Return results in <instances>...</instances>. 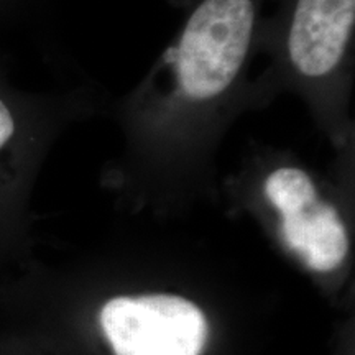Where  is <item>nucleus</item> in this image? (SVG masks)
Wrapping results in <instances>:
<instances>
[{"label": "nucleus", "instance_id": "nucleus-2", "mask_svg": "<svg viewBox=\"0 0 355 355\" xmlns=\"http://www.w3.org/2000/svg\"><path fill=\"white\" fill-rule=\"evenodd\" d=\"M102 332L115 355H202L209 326L183 296H117L102 306Z\"/></svg>", "mask_w": 355, "mask_h": 355}, {"label": "nucleus", "instance_id": "nucleus-3", "mask_svg": "<svg viewBox=\"0 0 355 355\" xmlns=\"http://www.w3.org/2000/svg\"><path fill=\"white\" fill-rule=\"evenodd\" d=\"M265 194L282 217L283 241L314 272L339 268L349 254V237L339 212L319 198L309 175L282 166L265 181Z\"/></svg>", "mask_w": 355, "mask_h": 355}, {"label": "nucleus", "instance_id": "nucleus-1", "mask_svg": "<svg viewBox=\"0 0 355 355\" xmlns=\"http://www.w3.org/2000/svg\"><path fill=\"white\" fill-rule=\"evenodd\" d=\"M254 24L252 0H204L178 46V76L186 96L212 99L232 84L247 58Z\"/></svg>", "mask_w": 355, "mask_h": 355}, {"label": "nucleus", "instance_id": "nucleus-5", "mask_svg": "<svg viewBox=\"0 0 355 355\" xmlns=\"http://www.w3.org/2000/svg\"><path fill=\"white\" fill-rule=\"evenodd\" d=\"M17 135V122L12 110L0 97V155L12 145Z\"/></svg>", "mask_w": 355, "mask_h": 355}, {"label": "nucleus", "instance_id": "nucleus-4", "mask_svg": "<svg viewBox=\"0 0 355 355\" xmlns=\"http://www.w3.org/2000/svg\"><path fill=\"white\" fill-rule=\"evenodd\" d=\"M355 20V0H298L288 51L301 74L319 78L339 64Z\"/></svg>", "mask_w": 355, "mask_h": 355}]
</instances>
